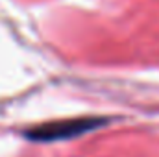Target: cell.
<instances>
[{
    "instance_id": "obj_1",
    "label": "cell",
    "mask_w": 159,
    "mask_h": 157,
    "mask_svg": "<svg viewBox=\"0 0 159 157\" xmlns=\"http://www.w3.org/2000/svg\"><path fill=\"white\" fill-rule=\"evenodd\" d=\"M100 126V118H72V120H57V122H46L35 126L26 131V137L32 141H63L70 137H78L81 133L94 129Z\"/></svg>"
}]
</instances>
